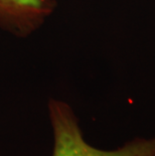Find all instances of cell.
Returning <instances> with one entry per match:
<instances>
[{"label": "cell", "mask_w": 155, "mask_h": 156, "mask_svg": "<svg viewBox=\"0 0 155 156\" xmlns=\"http://www.w3.org/2000/svg\"><path fill=\"white\" fill-rule=\"evenodd\" d=\"M57 6V0H0V27L26 38L47 22Z\"/></svg>", "instance_id": "2"}, {"label": "cell", "mask_w": 155, "mask_h": 156, "mask_svg": "<svg viewBox=\"0 0 155 156\" xmlns=\"http://www.w3.org/2000/svg\"><path fill=\"white\" fill-rule=\"evenodd\" d=\"M48 112L54 141L51 156H155V136L135 137L111 150L101 149L87 142L78 116L67 102L51 98Z\"/></svg>", "instance_id": "1"}]
</instances>
